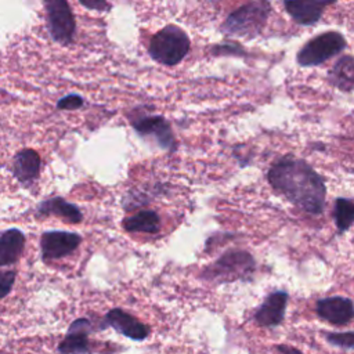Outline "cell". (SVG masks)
I'll return each instance as SVG.
<instances>
[{"label":"cell","mask_w":354,"mask_h":354,"mask_svg":"<svg viewBox=\"0 0 354 354\" xmlns=\"http://www.w3.org/2000/svg\"><path fill=\"white\" fill-rule=\"evenodd\" d=\"M271 188L301 212L318 216L325 209L326 185L324 177L304 159L285 155L267 171Z\"/></svg>","instance_id":"6da1fadb"},{"label":"cell","mask_w":354,"mask_h":354,"mask_svg":"<svg viewBox=\"0 0 354 354\" xmlns=\"http://www.w3.org/2000/svg\"><path fill=\"white\" fill-rule=\"evenodd\" d=\"M256 270L253 256L242 249H228L201 272V279L214 283L250 281Z\"/></svg>","instance_id":"7a4b0ae2"},{"label":"cell","mask_w":354,"mask_h":354,"mask_svg":"<svg viewBox=\"0 0 354 354\" xmlns=\"http://www.w3.org/2000/svg\"><path fill=\"white\" fill-rule=\"evenodd\" d=\"M270 12L271 4L268 0H250L225 18L221 30L228 36L253 37L261 32Z\"/></svg>","instance_id":"3957f363"},{"label":"cell","mask_w":354,"mask_h":354,"mask_svg":"<svg viewBox=\"0 0 354 354\" xmlns=\"http://www.w3.org/2000/svg\"><path fill=\"white\" fill-rule=\"evenodd\" d=\"M148 51L149 55L162 65H177L189 51V37L181 28L166 25L152 36Z\"/></svg>","instance_id":"277c9868"},{"label":"cell","mask_w":354,"mask_h":354,"mask_svg":"<svg viewBox=\"0 0 354 354\" xmlns=\"http://www.w3.org/2000/svg\"><path fill=\"white\" fill-rule=\"evenodd\" d=\"M346 47L344 37L337 32H325L307 41L297 53L301 66H315L337 55Z\"/></svg>","instance_id":"5b68a950"},{"label":"cell","mask_w":354,"mask_h":354,"mask_svg":"<svg viewBox=\"0 0 354 354\" xmlns=\"http://www.w3.org/2000/svg\"><path fill=\"white\" fill-rule=\"evenodd\" d=\"M48 30L53 40L61 44H69L75 36L76 24L71 10V6L66 0H43Z\"/></svg>","instance_id":"8992f818"},{"label":"cell","mask_w":354,"mask_h":354,"mask_svg":"<svg viewBox=\"0 0 354 354\" xmlns=\"http://www.w3.org/2000/svg\"><path fill=\"white\" fill-rule=\"evenodd\" d=\"M130 123L133 129L141 137H151L158 147L165 151L174 152L177 148V142L170 127V123L160 115H134L130 116Z\"/></svg>","instance_id":"52a82bcc"},{"label":"cell","mask_w":354,"mask_h":354,"mask_svg":"<svg viewBox=\"0 0 354 354\" xmlns=\"http://www.w3.org/2000/svg\"><path fill=\"white\" fill-rule=\"evenodd\" d=\"M82 243V235L71 231H44L40 236L43 261L58 260L72 254Z\"/></svg>","instance_id":"ba28073f"},{"label":"cell","mask_w":354,"mask_h":354,"mask_svg":"<svg viewBox=\"0 0 354 354\" xmlns=\"http://www.w3.org/2000/svg\"><path fill=\"white\" fill-rule=\"evenodd\" d=\"M94 325L88 318L75 319L65 335V337L58 343L57 351L59 354H93L94 348L90 343L88 335L94 330Z\"/></svg>","instance_id":"9c48e42d"},{"label":"cell","mask_w":354,"mask_h":354,"mask_svg":"<svg viewBox=\"0 0 354 354\" xmlns=\"http://www.w3.org/2000/svg\"><path fill=\"white\" fill-rule=\"evenodd\" d=\"M315 313L330 325L344 326L354 319V303L348 297L329 296L315 303Z\"/></svg>","instance_id":"30bf717a"},{"label":"cell","mask_w":354,"mask_h":354,"mask_svg":"<svg viewBox=\"0 0 354 354\" xmlns=\"http://www.w3.org/2000/svg\"><path fill=\"white\" fill-rule=\"evenodd\" d=\"M289 295L286 290L270 292L256 308L253 318L263 328L279 326L285 318Z\"/></svg>","instance_id":"8fae6325"},{"label":"cell","mask_w":354,"mask_h":354,"mask_svg":"<svg viewBox=\"0 0 354 354\" xmlns=\"http://www.w3.org/2000/svg\"><path fill=\"white\" fill-rule=\"evenodd\" d=\"M104 324L106 328L111 326L118 333L136 342L145 340L151 333V328L147 324L138 321L134 315L122 308L109 310L104 317Z\"/></svg>","instance_id":"7c38bea8"},{"label":"cell","mask_w":354,"mask_h":354,"mask_svg":"<svg viewBox=\"0 0 354 354\" xmlns=\"http://www.w3.org/2000/svg\"><path fill=\"white\" fill-rule=\"evenodd\" d=\"M40 167V155L32 148H24L18 151L12 158L11 173L22 187L29 188L39 178Z\"/></svg>","instance_id":"4fadbf2b"},{"label":"cell","mask_w":354,"mask_h":354,"mask_svg":"<svg viewBox=\"0 0 354 354\" xmlns=\"http://www.w3.org/2000/svg\"><path fill=\"white\" fill-rule=\"evenodd\" d=\"M36 216H55L68 224H80L83 221L82 210L75 203L68 202L61 196H53L39 202L36 206Z\"/></svg>","instance_id":"5bb4252c"},{"label":"cell","mask_w":354,"mask_h":354,"mask_svg":"<svg viewBox=\"0 0 354 354\" xmlns=\"http://www.w3.org/2000/svg\"><path fill=\"white\" fill-rule=\"evenodd\" d=\"M336 0H283L286 12L300 25H314L326 6Z\"/></svg>","instance_id":"9a60e30c"},{"label":"cell","mask_w":354,"mask_h":354,"mask_svg":"<svg viewBox=\"0 0 354 354\" xmlns=\"http://www.w3.org/2000/svg\"><path fill=\"white\" fill-rule=\"evenodd\" d=\"M25 248V235L18 228L4 230L0 235V267L15 264Z\"/></svg>","instance_id":"2e32d148"},{"label":"cell","mask_w":354,"mask_h":354,"mask_svg":"<svg viewBox=\"0 0 354 354\" xmlns=\"http://www.w3.org/2000/svg\"><path fill=\"white\" fill-rule=\"evenodd\" d=\"M122 225L127 232L158 234L160 231V217L155 210H140L122 220Z\"/></svg>","instance_id":"e0dca14e"},{"label":"cell","mask_w":354,"mask_h":354,"mask_svg":"<svg viewBox=\"0 0 354 354\" xmlns=\"http://www.w3.org/2000/svg\"><path fill=\"white\" fill-rule=\"evenodd\" d=\"M329 82L343 91L354 88V57H340L329 72Z\"/></svg>","instance_id":"ac0fdd59"},{"label":"cell","mask_w":354,"mask_h":354,"mask_svg":"<svg viewBox=\"0 0 354 354\" xmlns=\"http://www.w3.org/2000/svg\"><path fill=\"white\" fill-rule=\"evenodd\" d=\"M333 221L339 234H344L354 224V201L347 198H336L332 210Z\"/></svg>","instance_id":"d6986e66"},{"label":"cell","mask_w":354,"mask_h":354,"mask_svg":"<svg viewBox=\"0 0 354 354\" xmlns=\"http://www.w3.org/2000/svg\"><path fill=\"white\" fill-rule=\"evenodd\" d=\"M325 340L339 348L351 350L354 348V330L348 332H326Z\"/></svg>","instance_id":"ffe728a7"},{"label":"cell","mask_w":354,"mask_h":354,"mask_svg":"<svg viewBox=\"0 0 354 354\" xmlns=\"http://www.w3.org/2000/svg\"><path fill=\"white\" fill-rule=\"evenodd\" d=\"M15 277H17L15 270H1L0 271V297L1 299H4L10 293L11 288L15 282Z\"/></svg>","instance_id":"44dd1931"},{"label":"cell","mask_w":354,"mask_h":354,"mask_svg":"<svg viewBox=\"0 0 354 354\" xmlns=\"http://www.w3.org/2000/svg\"><path fill=\"white\" fill-rule=\"evenodd\" d=\"M212 53L214 55H225V54H238V55H243L245 54V48H242L238 43H231V41H225V43H220L217 46H214L212 48Z\"/></svg>","instance_id":"7402d4cb"},{"label":"cell","mask_w":354,"mask_h":354,"mask_svg":"<svg viewBox=\"0 0 354 354\" xmlns=\"http://www.w3.org/2000/svg\"><path fill=\"white\" fill-rule=\"evenodd\" d=\"M83 106V98L77 94H69L62 97L58 102H57V108L58 109H66V111H73V109H79Z\"/></svg>","instance_id":"603a6c76"},{"label":"cell","mask_w":354,"mask_h":354,"mask_svg":"<svg viewBox=\"0 0 354 354\" xmlns=\"http://www.w3.org/2000/svg\"><path fill=\"white\" fill-rule=\"evenodd\" d=\"M80 3L86 8L95 11H108L111 8V4L106 0H80Z\"/></svg>","instance_id":"cb8c5ba5"},{"label":"cell","mask_w":354,"mask_h":354,"mask_svg":"<svg viewBox=\"0 0 354 354\" xmlns=\"http://www.w3.org/2000/svg\"><path fill=\"white\" fill-rule=\"evenodd\" d=\"M279 354H303L299 348L293 347V346H288V344H279L277 346Z\"/></svg>","instance_id":"d4e9b609"}]
</instances>
